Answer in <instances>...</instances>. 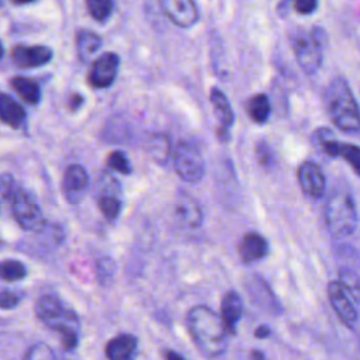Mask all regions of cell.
<instances>
[{
  "mask_svg": "<svg viewBox=\"0 0 360 360\" xmlns=\"http://www.w3.org/2000/svg\"><path fill=\"white\" fill-rule=\"evenodd\" d=\"M243 300L236 291H228L221 301V318L229 333L236 332V325L243 315Z\"/></svg>",
  "mask_w": 360,
  "mask_h": 360,
  "instance_id": "obj_16",
  "label": "cell"
},
{
  "mask_svg": "<svg viewBox=\"0 0 360 360\" xmlns=\"http://www.w3.org/2000/svg\"><path fill=\"white\" fill-rule=\"evenodd\" d=\"M37 318L49 329L60 335L65 350H72L79 343L80 319L79 315L66 307L56 295L42 294L34 307Z\"/></svg>",
  "mask_w": 360,
  "mask_h": 360,
  "instance_id": "obj_2",
  "label": "cell"
},
{
  "mask_svg": "<svg viewBox=\"0 0 360 360\" xmlns=\"http://www.w3.org/2000/svg\"><path fill=\"white\" fill-rule=\"evenodd\" d=\"M323 103L336 128L346 134L360 132V108L345 77L338 76L329 82L323 94Z\"/></svg>",
  "mask_w": 360,
  "mask_h": 360,
  "instance_id": "obj_3",
  "label": "cell"
},
{
  "mask_svg": "<svg viewBox=\"0 0 360 360\" xmlns=\"http://www.w3.org/2000/svg\"><path fill=\"white\" fill-rule=\"evenodd\" d=\"M297 177L301 190L312 197V198H321L325 193L326 180L322 169L314 163V162H304L300 165L297 170Z\"/></svg>",
  "mask_w": 360,
  "mask_h": 360,
  "instance_id": "obj_12",
  "label": "cell"
},
{
  "mask_svg": "<svg viewBox=\"0 0 360 360\" xmlns=\"http://www.w3.org/2000/svg\"><path fill=\"white\" fill-rule=\"evenodd\" d=\"M11 89L27 103V104H37L41 98V87L37 82L24 77V76H14L10 80Z\"/></svg>",
  "mask_w": 360,
  "mask_h": 360,
  "instance_id": "obj_21",
  "label": "cell"
},
{
  "mask_svg": "<svg viewBox=\"0 0 360 360\" xmlns=\"http://www.w3.org/2000/svg\"><path fill=\"white\" fill-rule=\"evenodd\" d=\"M83 104V96L82 94H72L69 98V107L72 111H76Z\"/></svg>",
  "mask_w": 360,
  "mask_h": 360,
  "instance_id": "obj_34",
  "label": "cell"
},
{
  "mask_svg": "<svg viewBox=\"0 0 360 360\" xmlns=\"http://www.w3.org/2000/svg\"><path fill=\"white\" fill-rule=\"evenodd\" d=\"M353 360H360V354H359V356H356Z\"/></svg>",
  "mask_w": 360,
  "mask_h": 360,
  "instance_id": "obj_38",
  "label": "cell"
},
{
  "mask_svg": "<svg viewBox=\"0 0 360 360\" xmlns=\"http://www.w3.org/2000/svg\"><path fill=\"white\" fill-rule=\"evenodd\" d=\"M290 44L301 70L307 75H315L322 66L323 51L328 44L325 30L318 25L311 30L298 27L291 32Z\"/></svg>",
  "mask_w": 360,
  "mask_h": 360,
  "instance_id": "obj_5",
  "label": "cell"
},
{
  "mask_svg": "<svg viewBox=\"0 0 360 360\" xmlns=\"http://www.w3.org/2000/svg\"><path fill=\"white\" fill-rule=\"evenodd\" d=\"M86 6L96 21H105L112 13V0H86Z\"/></svg>",
  "mask_w": 360,
  "mask_h": 360,
  "instance_id": "obj_27",
  "label": "cell"
},
{
  "mask_svg": "<svg viewBox=\"0 0 360 360\" xmlns=\"http://www.w3.org/2000/svg\"><path fill=\"white\" fill-rule=\"evenodd\" d=\"M210 100L214 105V112L218 118V129H217V135L218 138L224 142L228 139V134H229V128L233 124V112L231 108V104L226 98V96L217 87H212L210 91Z\"/></svg>",
  "mask_w": 360,
  "mask_h": 360,
  "instance_id": "obj_14",
  "label": "cell"
},
{
  "mask_svg": "<svg viewBox=\"0 0 360 360\" xmlns=\"http://www.w3.org/2000/svg\"><path fill=\"white\" fill-rule=\"evenodd\" d=\"M22 360H58V357L48 345L35 343L25 352Z\"/></svg>",
  "mask_w": 360,
  "mask_h": 360,
  "instance_id": "obj_29",
  "label": "cell"
},
{
  "mask_svg": "<svg viewBox=\"0 0 360 360\" xmlns=\"http://www.w3.org/2000/svg\"><path fill=\"white\" fill-rule=\"evenodd\" d=\"M1 194L8 201L11 214L17 224L25 231L41 232L46 226V221L35 198L21 187H17L7 173L1 177Z\"/></svg>",
  "mask_w": 360,
  "mask_h": 360,
  "instance_id": "obj_4",
  "label": "cell"
},
{
  "mask_svg": "<svg viewBox=\"0 0 360 360\" xmlns=\"http://www.w3.org/2000/svg\"><path fill=\"white\" fill-rule=\"evenodd\" d=\"M292 7L298 14H312L318 7V0H292Z\"/></svg>",
  "mask_w": 360,
  "mask_h": 360,
  "instance_id": "obj_33",
  "label": "cell"
},
{
  "mask_svg": "<svg viewBox=\"0 0 360 360\" xmlns=\"http://www.w3.org/2000/svg\"><path fill=\"white\" fill-rule=\"evenodd\" d=\"M165 360H184V357L180 353H177L176 350L167 349L165 352Z\"/></svg>",
  "mask_w": 360,
  "mask_h": 360,
  "instance_id": "obj_36",
  "label": "cell"
},
{
  "mask_svg": "<svg viewBox=\"0 0 360 360\" xmlns=\"http://www.w3.org/2000/svg\"><path fill=\"white\" fill-rule=\"evenodd\" d=\"M239 255L245 262H256L269 255L267 240L257 232H248L239 245Z\"/></svg>",
  "mask_w": 360,
  "mask_h": 360,
  "instance_id": "obj_18",
  "label": "cell"
},
{
  "mask_svg": "<svg viewBox=\"0 0 360 360\" xmlns=\"http://www.w3.org/2000/svg\"><path fill=\"white\" fill-rule=\"evenodd\" d=\"M25 117V110L18 101L6 93L0 94V118L3 124L18 129L24 125Z\"/></svg>",
  "mask_w": 360,
  "mask_h": 360,
  "instance_id": "obj_19",
  "label": "cell"
},
{
  "mask_svg": "<svg viewBox=\"0 0 360 360\" xmlns=\"http://www.w3.org/2000/svg\"><path fill=\"white\" fill-rule=\"evenodd\" d=\"M187 329L198 347L207 357H219L226 350V326L221 315L205 305H197L187 314Z\"/></svg>",
  "mask_w": 360,
  "mask_h": 360,
  "instance_id": "obj_1",
  "label": "cell"
},
{
  "mask_svg": "<svg viewBox=\"0 0 360 360\" xmlns=\"http://www.w3.org/2000/svg\"><path fill=\"white\" fill-rule=\"evenodd\" d=\"M76 46L79 58L87 60L101 46V38L93 31L80 30L76 34Z\"/></svg>",
  "mask_w": 360,
  "mask_h": 360,
  "instance_id": "obj_22",
  "label": "cell"
},
{
  "mask_svg": "<svg viewBox=\"0 0 360 360\" xmlns=\"http://www.w3.org/2000/svg\"><path fill=\"white\" fill-rule=\"evenodd\" d=\"M89 176L83 166L80 165H69L65 170L63 180H62V188L66 195V200L70 202H76L83 193V190L87 187Z\"/></svg>",
  "mask_w": 360,
  "mask_h": 360,
  "instance_id": "obj_15",
  "label": "cell"
},
{
  "mask_svg": "<svg viewBox=\"0 0 360 360\" xmlns=\"http://www.w3.org/2000/svg\"><path fill=\"white\" fill-rule=\"evenodd\" d=\"M14 4H27V3H31L34 0H11Z\"/></svg>",
  "mask_w": 360,
  "mask_h": 360,
  "instance_id": "obj_37",
  "label": "cell"
},
{
  "mask_svg": "<svg viewBox=\"0 0 360 360\" xmlns=\"http://www.w3.org/2000/svg\"><path fill=\"white\" fill-rule=\"evenodd\" d=\"M114 269H115L114 262H112V259H110V257H103V259H100L98 263H97V273H98V276H100V278H101L103 281L112 277Z\"/></svg>",
  "mask_w": 360,
  "mask_h": 360,
  "instance_id": "obj_32",
  "label": "cell"
},
{
  "mask_svg": "<svg viewBox=\"0 0 360 360\" xmlns=\"http://www.w3.org/2000/svg\"><path fill=\"white\" fill-rule=\"evenodd\" d=\"M105 163L107 166L114 170V172H118L121 174H129L132 172L131 169V165H129V160L127 159L125 153L121 152V150H114L111 152L107 159H105Z\"/></svg>",
  "mask_w": 360,
  "mask_h": 360,
  "instance_id": "obj_28",
  "label": "cell"
},
{
  "mask_svg": "<svg viewBox=\"0 0 360 360\" xmlns=\"http://www.w3.org/2000/svg\"><path fill=\"white\" fill-rule=\"evenodd\" d=\"M97 204H98V208L101 211V214L105 217V219L108 221H114L117 219V217L120 215L121 212V207H122V202L121 200L118 198V195L112 191H108V193H103L98 200H97Z\"/></svg>",
  "mask_w": 360,
  "mask_h": 360,
  "instance_id": "obj_25",
  "label": "cell"
},
{
  "mask_svg": "<svg viewBox=\"0 0 360 360\" xmlns=\"http://www.w3.org/2000/svg\"><path fill=\"white\" fill-rule=\"evenodd\" d=\"M256 158H257L259 163L263 165V166L271 165V162H273V155H271L270 146H269L266 142L260 141V142L256 145Z\"/></svg>",
  "mask_w": 360,
  "mask_h": 360,
  "instance_id": "obj_31",
  "label": "cell"
},
{
  "mask_svg": "<svg viewBox=\"0 0 360 360\" xmlns=\"http://www.w3.org/2000/svg\"><path fill=\"white\" fill-rule=\"evenodd\" d=\"M328 297L338 318L347 328H353L357 322V311L352 290L343 281L335 280L328 284Z\"/></svg>",
  "mask_w": 360,
  "mask_h": 360,
  "instance_id": "obj_8",
  "label": "cell"
},
{
  "mask_svg": "<svg viewBox=\"0 0 360 360\" xmlns=\"http://www.w3.org/2000/svg\"><path fill=\"white\" fill-rule=\"evenodd\" d=\"M270 335V329L267 325H259L256 329H255V336L257 339H264Z\"/></svg>",
  "mask_w": 360,
  "mask_h": 360,
  "instance_id": "obj_35",
  "label": "cell"
},
{
  "mask_svg": "<svg viewBox=\"0 0 360 360\" xmlns=\"http://www.w3.org/2000/svg\"><path fill=\"white\" fill-rule=\"evenodd\" d=\"M315 139L319 148L330 158H340L345 159L349 166L360 176V146L353 143H342L336 141L332 132L326 128H321L315 134Z\"/></svg>",
  "mask_w": 360,
  "mask_h": 360,
  "instance_id": "obj_9",
  "label": "cell"
},
{
  "mask_svg": "<svg viewBox=\"0 0 360 360\" xmlns=\"http://www.w3.org/2000/svg\"><path fill=\"white\" fill-rule=\"evenodd\" d=\"M136 343L134 335H118L105 345V356L108 360H135Z\"/></svg>",
  "mask_w": 360,
  "mask_h": 360,
  "instance_id": "obj_17",
  "label": "cell"
},
{
  "mask_svg": "<svg viewBox=\"0 0 360 360\" xmlns=\"http://www.w3.org/2000/svg\"><path fill=\"white\" fill-rule=\"evenodd\" d=\"M270 101L266 94H255L249 101H248V114L250 120L256 124H264L269 120L270 115Z\"/></svg>",
  "mask_w": 360,
  "mask_h": 360,
  "instance_id": "obj_23",
  "label": "cell"
},
{
  "mask_svg": "<svg viewBox=\"0 0 360 360\" xmlns=\"http://www.w3.org/2000/svg\"><path fill=\"white\" fill-rule=\"evenodd\" d=\"M27 267L20 260H4L1 263V278L6 281H18L25 278Z\"/></svg>",
  "mask_w": 360,
  "mask_h": 360,
  "instance_id": "obj_26",
  "label": "cell"
},
{
  "mask_svg": "<svg viewBox=\"0 0 360 360\" xmlns=\"http://www.w3.org/2000/svg\"><path fill=\"white\" fill-rule=\"evenodd\" d=\"M53 53L51 48L44 45H15L11 49L13 62L22 69L39 68L51 62Z\"/></svg>",
  "mask_w": 360,
  "mask_h": 360,
  "instance_id": "obj_11",
  "label": "cell"
},
{
  "mask_svg": "<svg viewBox=\"0 0 360 360\" xmlns=\"http://www.w3.org/2000/svg\"><path fill=\"white\" fill-rule=\"evenodd\" d=\"M148 152L150 155V158L159 163V165H165L169 159V153H170V142L169 138L163 134H153L149 138V143H148Z\"/></svg>",
  "mask_w": 360,
  "mask_h": 360,
  "instance_id": "obj_24",
  "label": "cell"
},
{
  "mask_svg": "<svg viewBox=\"0 0 360 360\" xmlns=\"http://www.w3.org/2000/svg\"><path fill=\"white\" fill-rule=\"evenodd\" d=\"M24 292L20 290H13V288H3L0 292V304L1 308L4 309H10L14 308L20 304V301L22 300Z\"/></svg>",
  "mask_w": 360,
  "mask_h": 360,
  "instance_id": "obj_30",
  "label": "cell"
},
{
  "mask_svg": "<svg viewBox=\"0 0 360 360\" xmlns=\"http://www.w3.org/2000/svg\"><path fill=\"white\" fill-rule=\"evenodd\" d=\"M162 8L169 20L181 28L191 27L198 18L193 0H162Z\"/></svg>",
  "mask_w": 360,
  "mask_h": 360,
  "instance_id": "obj_13",
  "label": "cell"
},
{
  "mask_svg": "<svg viewBox=\"0 0 360 360\" xmlns=\"http://www.w3.org/2000/svg\"><path fill=\"white\" fill-rule=\"evenodd\" d=\"M173 169L186 183H195L202 179L205 163L195 143L180 141L173 152Z\"/></svg>",
  "mask_w": 360,
  "mask_h": 360,
  "instance_id": "obj_7",
  "label": "cell"
},
{
  "mask_svg": "<svg viewBox=\"0 0 360 360\" xmlns=\"http://www.w3.org/2000/svg\"><path fill=\"white\" fill-rule=\"evenodd\" d=\"M174 211L180 221L188 226H200L202 222V211L198 202L188 194L181 193L177 197Z\"/></svg>",
  "mask_w": 360,
  "mask_h": 360,
  "instance_id": "obj_20",
  "label": "cell"
},
{
  "mask_svg": "<svg viewBox=\"0 0 360 360\" xmlns=\"http://www.w3.org/2000/svg\"><path fill=\"white\" fill-rule=\"evenodd\" d=\"M325 222L335 238H346L354 232L357 212L349 190L339 187L330 194L325 205Z\"/></svg>",
  "mask_w": 360,
  "mask_h": 360,
  "instance_id": "obj_6",
  "label": "cell"
},
{
  "mask_svg": "<svg viewBox=\"0 0 360 360\" xmlns=\"http://www.w3.org/2000/svg\"><path fill=\"white\" fill-rule=\"evenodd\" d=\"M120 58L117 53L104 52L90 66L87 82L93 89L110 87L117 76Z\"/></svg>",
  "mask_w": 360,
  "mask_h": 360,
  "instance_id": "obj_10",
  "label": "cell"
}]
</instances>
